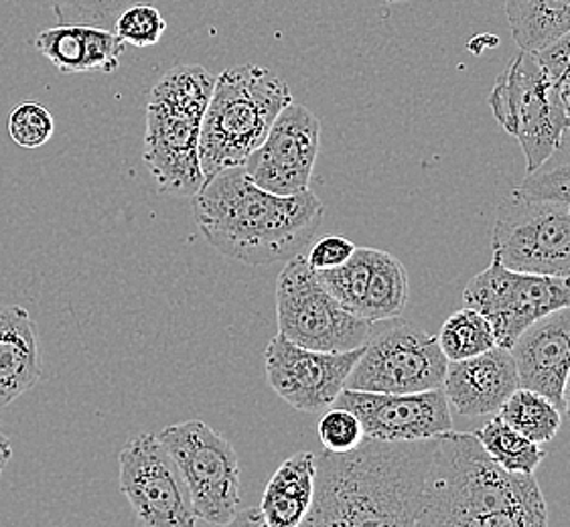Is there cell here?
Returning <instances> with one entry per match:
<instances>
[{
	"instance_id": "obj_1",
	"label": "cell",
	"mask_w": 570,
	"mask_h": 527,
	"mask_svg": "<svg viewBox=\"0 0 570 527\" xmlns=\"http://www.w3.org/2000/svg\"><path fill=\"white\" fill-rule=\"evenodd\" d=\"M436 436L365 438L347 453L323 450L303 526H424Z\"/></svg>"
},
{
	"instance_id": "obj_2",
	"label": "cell",
	"mask_w": 570,
	"mask_h": 527,
	"mask_svg": "<svg viewBox=\"0 0 570 527\" xmlns=\"http://www.w3.org/2000/svg\"><path fill=\"white\" fill-rule=\"evenodd\" d=\"M325 207L311 189L274 196L252 181L244 167L207 179L194 196V218L217 252L248 266L283 262L320 230Z\"/></svg>"
},
{
	"instance_id": "obj_3",
	"label": "cell",
	"mask_w": 570,
	"mask_h": 527,
	"mask_svg": "<svg viewBox=\"0 0 570 527\" xmlns=\"http://www.w3.org/2000/svg\"><path fill=\"white\" fill-rule=\"evenodd\" d=\"M424 526L544 527L548 507L534 475L491 459L473 432L436 436Z\"/></svg>"
},
{
	"instance_id": "obj_4",
	"label": "cell",
	"mask_w": 570,
	"mask_h": 527,
	"mask_svg": "<svg viewBox=\"0 0 570 527\" xmlns=\"http://www.w3.org/2000/svg\"><path fill=\"white\" fill-rule=\"evenodd\" d=\"M214 83L202 66H177L150 90L142 159L163 196L194 197L206 183L199 135Z\"/></svg>"
},
{
	"instance_id": "obj_5",
	"label": "cell",
	"mask_w": 570,
	"mask_h": 527,
	"mask_svg": "<svg viewBox=\"0 0 570 527\" xmlns=\"http://www.w3.org/2000/svg\"><path fill=\"white\" fill-rule=\"evenodd\" d=\"M291 102V88L271 69L254 63L226 69L216 78L202 120L199 165L204 179L242 167Z\"/></svg>"
},
{
	"instance_id": "obj_6",
	"label": "cell",
	"mask_w": 570,
	"mask_h": 527,
	"mask_svg": "<svg viewBox=\"0 0 570 527\" xmlns=\"http://www.w3.org/2000/svg\"><path fill=\"white\" fill-rule=\"evenodd\" d=\"M488 103L500 127L518 138L528 171L547 161L569 132L567 103L532 51L520 49L500 73Z\"/></svg>"
},
{
	"instance_id": "obj_7",
	"label": "cell",
	"mask_w": 570,
	"mask_h": 527,
	"mask_svg": "<svg viewBox=\"0 0 570 527\" xmlns=\"http://www.w3.org/2000/svg\"><path fill=\"white\" fill-rule=\"evenodd\" d=\"M276 322L288 341L317 351H352L372 337V322L343 309L301 252L276 280Z\"/></svg>"
},
{
	"instance_id": "obj_8",
	"label": "cell",
	"mask_w": 570,
	"mask_h": 527,
	"mask_svg": "<svg viewBox=\"0 0 570 527\" xmlns=\"http://www.w3.org/2000/svg\"><path fill=\"white\" fill-rule=\"evenodd\" d=\"M159 438L181 470L197 521L229 526L240 505V463L234 447L202 420L167 426Z\"/></svg>"
},
{
	"instance_id": "obj_9",
	"label": "cell",
	"mask_w": 570,
	"mask_h": 527,
	"mask_svg": "<svg viewBox=\"0 0 570 527\" xmlns=\"http://www.w3.org/2000/svg\"><path fill=\"white\" fill-rule=\"evenodd\" d=\"M491 252L510 270L570 276V206L512 191L498 207Z\"/></svg>"
},
{
	"instance_id": "obj_10",
	"label": "cell",
	"mask_w": 570,
	"mask_h": 527,
	"mask_svg": "<svg viewBox=\"0 0 570 527\" xmlns=\"http://www.w3.org/2000/svg\"><path fill=\"white\" fill-rule=\"evenodd\" d=\"M465 307L490 321L500 347L510 349L520 332L552 310L570 307V276L532 275L491 264L469 280Z\"/></svg>"
},
{
	"instance_id": "obj_11",
	"label": "cell",
	"mask_w": 570,
	"mask_h": 527,
	"mask_svg": "<svg viewBox=\"0 0 570 527\" xmlns=\"http://www.w3.org/2000/svg\"><path fill=\"white\" fill-rule=\"evenodd\" d=\"M446 359L439 339L411 322L370 337L345 388L382 394H414L443 388Z\"/></svg>"
},
{
	"instance_id": "obj_12",
	"label": "cell",
	"mask_w": 570,
	"mask_h": 527,
	"mask_svg": "<svg viewBox=\"0 0 570 527\" xmlns=\"http://www.w3.org/2000/svg\"><path fill=\"white\" fill-rule=\"evenodd\" d=\"M120 489L145 527H194V504L181 470L159 435H138L120 453Z\"/></svg>"
},
{
	"instance_id": "obj_13",
	"label": "cell",
	"mask_w": 570,
	"mask_h": 527,
	"mask_svg": "<svg viewBox=\"0 0 570 527\" xmlns=\"http://www.w3.org/2000/svg\"><path fill=\"white\" fill-rule=\"evenodd\" d=\"M362 354L364 345L352 351H317L278 332L264 351L266 379L298 412H323L337 400Z\"/></svg>"
},
{
	"instance_id": "obj_14",
	"label": "cell",
	"mask_w": 570,
	"mask_h": 527,
	"mask_svg": "<svg viewBox=\"0 0 570 527\" xmlns=\"http://www.w3.org/2000/svg\"><path fill=\"white\" fill-rule=\"evenodd\" d=\"M321 122L303 103L291 102L276 116L263 145L242 165L254 183L274 196L307 191L317 162Z\"/></svg>"
},
{
	"instance_id": "obj_15",
	"label": "cell",
	"mask_w": 570,
	"mask_h": 527,
	"mask_svg": "<svg viewBox=\"0 0 570 527\" xmlns=\"http://www.w3.org/2000/svg\"><path fill=\"white\" fill-rule=\"evenodd\" d=\"M333 406L354 412L365 438L374 440H424L453 430L451 404L443 388L414 394L343 388Z\"/></svg>"
},
{
	"instance_id": "obj_16",
	"label": "cell",
	"mask_w": 570,
	"mask_h": 527,
	"mask_svg": "<svg viewBox=\"0 0 570 527\" xmlns=\"http://www.w3.org/2000/svg\"><path fill=\"white\" fill-rule=\"evenodd\" d=\"M510 354L520 388L547 396L564 412L562 388L570 371V307L552 310L525 327Z\"/></svg>"
},
{
	"instance_id": "obj_17",
	"label": "cell",
	"mask_w": 570,
	"mask_h": 527,
	"mask_svg": "<svg viewBox=\"0 0 570 527\" xmlns=\"http://www.w3.org/2000/svg\"><path fill=\"white\" fill-rule=\"evenodd\" d=\"M520 388L518 369L510 349L493 347L480 356L449 361L443 391L461 416H495L505 400Z\"/></svg>"
},
{
	"instance_id": "obj_18",
	"label": "cell",
	"mask_w": 570,
	"mask_h": 527,
	"mask_svg": "<svg viewBox=\"0 0 570 527\" xmlns=\"http://www.w3.org/2000/svg\"><path fill=\"white\" fill-rule=\"evenodd\" d=\"M125 46L112 29L91 24H58L35 37V49L66 76L88 71L115 73L120 68Z\"/></svg>"
},
{
	"instance_id": "obj_19",
	"label": "cell",
	"mask_w": 570,
	"mask_h": 527,
	"mask_svg": "<svg viewBox=\"0 0 570 527\" xmlns=\"http://www.w3.org/2000/svg\"><path fill=\"white\" fill-rule=\"evenodd\" d=\"M41 374L37 327L29 310L0 305V408L31 390Z\"/></svg>"
},
{
	"instance_id": "obj_20",
	"label": "cell",
	"mask_w": 570,
	"mask_h": 527,
	"mask_svg": "<svg viewBox=\"0 0 570 527\" xmlns=\"http://www.w3.org/2000/svg\"><path fill=\"white\" fill-rule=\"evenodd\" d=\"M317 457L297 453L276 469L264 491L263 511L266 527L303 526L315 497Z\"/></svg>"
},
{
	"instance_id": "obj_21",
	"label": "cell",
	"mask_w": 570,
	"mask_h": 527,
	"mask_svg": "<svg viewBox=\"0 0 570 527\" xmlns=\"http://www.w3.org/2000/svg\"><path fill=\"white\" fill-rule=\"evenodd\" d=\"M513 41L537 53L570 31V0H503Z\"/></svg>"
},
{
	"instance_id": "obj_22",
	"label": "cell",
	"mask_w": 570,
	"mask_h": 527,
	"mask_svg": "<svg viewBox=\"0 0 570 527\" xmlns=\"http://www.w3.org/2000/svg\"><path fill=\"white\" fill-rule=\"evenodd\" d=\"M409 302V275L396 256L377 250L376 262L370 278L362 309L357 312L364 321L380 322L396 319Z\"/></svg>"
},
{
	"instance_id": "obj_23",
	"label": "cell",
	"mask_w": 570,
	"mask_h": 527,
	"mask_svg": "<svg viewBox=\"0 0 570 527\" xmlns=\"http://www.w3.org/2000/svg\"><path fill=\"white\" fill-rule=\"evenodd\" d=\"M498 416H502L508 425L537 445L550 443L559 435L562 425V410L559 406L548 400L547 396L528 388L513 391Z\"/></svg>"
},
{
	"instance_id": "obj_24",
	"label": "cell",
	"mask_w": 570,
	"mask_h": 527,
	"mask_svg": "<svg viewBox=\"0 0 570 527\" xmlns=\"http://www.w3.org/2000/svg\"><path fill=\"white\" fill-rule=\"evenodd\" d=\"M473 435L480 438L481 445L488 450L491 459L512 473L534 475L540 463L544 460V450L538 447L537 443H532L530 438L520 435L498 414Z\"/></svg>"
},
{
	"instance_id": "obj_25",
	"label": "cell",
	"mask_w": 570,
	"mask_h": 527,
	"mask_svg": "<svg viewBox=\"0 0 570 527\" xmlns=\"http://www.w3.org/2000/svg\"><path fill=\"white\" fill-rule=\"evenodd\" d=\"M436 339L449 361L480 356L498 347V339L491 329L490 321L481 315L480 310L471 307L453 312L441 327Z\"/></svg>"
},
{
	"instance_id": "obj_26",
	"label": "cell",
	"mask_w": 570,
	"mask_h": 527,
	"mask_svg": "<svg viewBox=\"0 0 570 527\" xmlns=\"http://www.w3.org/2000/svg\"><path fill=\"white\" fill-rule=\"evenodd\" d=\"M530 199H547L570 206V138L564 137L559 149L547 161L528 171L524 181L513 189Z\"/></svg>"
},
{
	"instance_id": "obj_27",
	"label": "cell",
	"mask_w": 570,
	"mask_h": 527,
	"mask_svg": "<svg viewBox=\"0 0 570 527\" xmlns=\"http://www.w3.org/2000/svg\"><path fill=\"white\" fill-rule=\"evenodd\" d=\"M137 2L155 0H49L59 24H91L115 29L118 14Z\"/></svg>"
},
{
	"instance_id": "obj_28",
	"label": "cell",
	"mask_w": 570,
	"mask_h": 527,
	"mask_svg": "<svg viewBox=\"0 0 570 527\" xmlns=\"http://www.w3.org/2000/svg\"><path fill=\"white\" fill-rule=\"evenodd\" d=\"M112 31L126 46L153 47L167 31V21L153 2H137L118 14Z\"/></svg>"
},
{
	"instance_id": "obj_29",
	"label": "cell",
	"mask_w": 570,
	"mask_h": 527,
	"mask_svg": "<svg viewBox=\"0 0 570 527\" xmlns=\"http://www.w3.org/2000/svg\"><path fill=\"white\" fill-rule=\"evenodd\" d=\"M56 132V120L43 103L21 102L9 115V135L23 149H39Z\"/></svg>"
},
{
	"instance_id": "obj_30",
	"label": "cell",
	"mask_w": 570,
	"mask_h": 527,
	"mask_svg": "<svg viewBox=\"0 0 570 527\" xmlns=\"http://www.w3.org/2000/svg\"><path fill=\"white\" fill-rule=\"evenodd\" d=\"M321 445L331 453H347L364 440V428L354 412L331 406V410L321 416L320 426Z\"/></svg>"
},
{
	"instance_id": "obj_31",
	"label": "cell",
	"mask_w": 570,
	"mask_h": 527,
	"mask_svg": "<svg viewBox=\"0 0 570 527\" xmlns=\"http://www.w3.org/2000/svg\"><path fill=\"white\" fill-rule=\"evenodd\" d=\"M540 66L547 71L548 78L554 81L559 88L562 100L567 103V110H570V31L552 41L550 46L537 51Z\"/></svg>"
},
{
	"instance_id": "obj_32",
	"label": "cell",
	"mask_w": 570,
	"mask_h": 527,
	"mask_svg": "<svg viewBox=\"0 0 570 527\" xmlns=\"http://www.w3.org/2000/svg\"><path fill=\"white\" fill-rule=\"evenodd\" d=\"M354 241L347 240L345 236H325L321 238L307 256V262L313 270H331L347 262L355 252Z\"/></svg>"
},
{
	"instance_id": "obj_33",
	"label": "cell",
	"mask_w": 570,
	"mask_h": 527,
	"mask_svg": "<svg viewBox=\"0 0 570 527\" xmlns=\"http://www.w3.org/2000/svg\"><path fill=\"white\" fill-rule=\"evenodd\" d=\"M229 526H266V521L261 507H248L244 511L238 509V514L229 521Z\"/></svg>"
},
{
	"instance_id": "obj_34",
	"label": "cell",
	"mask_w": 570,
	"mask_h": 527,
	"mask_svg": "<svg viewBox=\"0 0 570 527\" xmlns=\"http://www.w3.org/2000/svg\"><path fill=\"white\" fill-rule=\"evenodd\" d=\"M12 459L11 440L7 436L0 435V475L7 469V465Z\"/></svg>"
},
{
	"instance_id": "obj_35",
	"label": "cell",
	"mask_w": 570,
	"mask_h": 527,
	"mask_svg": "<svg viewBox=\"0 0 570 527\" xmlns=\"http://www.w3.org/2000/svg\"><path fill=\"white\" fill-rule=\"evenodd\" d=\"M562 404H564V412L569 414L570 418V371L564 381V388H562Z\"/></svg>"
},
{
	"instance_id": "obj_36",
	"label": "cell",
	"mask_w": 570,
	"mask_h": 527,
	"mask_svg": "<svg viewBox=\"0 0 570 527\" xmlns=\"http://www.w3.org/2000/svg\"><path fill=\"white\" fill-rule=\"evenodd\" d=\"M384 2H404V0H384Z\"/></svg>"
},
{
	"instance_id": "obj_37",
	"label": "cell",
	"mask_w": 570,
	"mask_h": 527,
	"mask_svg": "<svg viewBox=\"0 0 570 527\" xmlns=\"http://www.w3.org/2000/svg\"><path fill=\"white\" fill-rule=\"evenodd\" d=\"M569 132H570V110H569Z\"/></svg>"
}]
</instances>
